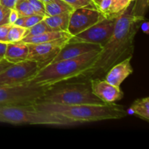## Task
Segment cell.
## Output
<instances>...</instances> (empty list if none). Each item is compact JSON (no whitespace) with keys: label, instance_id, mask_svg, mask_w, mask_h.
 <instances>
[{"label":"cell","instance_id":"6da1fadb","mask_svg":"<svg viewBox=\"0 0 149 149\" xmlns=\"http://www.w3.org/2000/svg\"><path fill=\"white\" fill-rule=\"evenodd\" d=\"M145 20L134 16L128 7L117 18L113 34L103 45L95 63L84 77L90 79L101 77L115 64L132 56L135 38L139 29L138 23Z\"/></svg>","mask_w":149,"mask_h":149},{"label":"cell","instance_id":"7a4b0ae2","mask_svg":"<svg viewBox=\"0 0 149 149\" xmlns=\"http://www.w3.org/2000/svg\"><path fill=\"white\" fill-rule=\"evenodd\" d=\"M100 52L91 51L77 58L50 63L39 68L25 84L51 88L71 79L84 77L95 63Z\"/></svg>","mask_w":149,"mask_h":149},{"label":"cell","instance_id":"3957f363","mask_svg":"<svg viewBox=\"0 0 149 149\" xmlns=\"http://www.w3.org/2000/svg\"><path fill=\"white\" fill-rule=\"evenodd\" d=\"M35 107L42 111L63 116L78 124L84 122L120 119L127 116L128 112L120 105L103 104L64 105L38 101Z\"/></svg>","mask_w":149,"mask_h":149},{"label":"cell","instance_id":"277c9868","mask_svg":"<svg viewBox=\"0 0 149 149\" xmlns=\"http://www.w3.org/2000/svg\"><path fill=\"white\" fill-rule=\"evenodd\" d=\"M0 122L13 125H41L73 126L77 122L63 116L42 111L34 104L20 106H0Z\"/></svg>","mask_w":149,"mask_h":149},{"label":"cell","instance_id":"5b68a950","mask_svg":"<svg viewBox=\"0 0 149 149\" xmlns=\"http://www.w3.org/2000/svg\"><path fill=\"white\" fill-rule=\"evenodd\" d=\"M39 101L64 105L103 104L86 83L71 84L63 87H52L47 90Z\"/></svg>","mask_w":149,"mask_h":149},{"label":"cell","instance_id":"8992f818","mask_svg":"<svg viewBox=\"0 0 149 149\" xmlns=\"http://www.w3.org/2000/svg\"><path fill=\"white\" fill-rule=\"evenodd\" d=\"M49 88L23 84L15 87H0V106L35 104Z\"/></svg>","mask_w":149,"mask_h":149},{"label":"cell","instance_id":"52a82bcc","mask_svg":"<svg viewBox=\"0 0 149 149\" xmlns=\"http://www.w3.org/2000/svg\"><path fill=\"white\" fill-rule=\"evenodd\" d=\"M117 18L103 17L89 29L71 36L69 42H88L103 46L113 34Z\"/></svg>","mask_w":149,"mask_h":149},{"label":"cell","instance_id":"ba28073f","mask_svg":"<svg viewBox=\"0 0 149 149\" xmlns=\"http://www.w3.org/2000/svg\"><path fill=\"white\" fill-rule=\"evenodd\" d=\"M39 69L36 62L25 60L15 63L0 73V87H15L25 84Z\"/></svg>","mask_w":149,"mask_h":149},{"label":"cell","instance_id":"9c48e42d","mask_svg":"<svg viewBox=\"0 0 149 149\" xmlns=\"http://www.w3.org/2000/svg\"><path fill=\"white\" fill-rule=\"evenodd\" d=\"M71 37H62L40 44H27L29 55L27 59L36 62L39 68L48 65L61 49L69 42Z\"/></svg>","mask_w":149,"mask_h":149},{"label":"cell","instance_id":"30bf717a","mask_svg":"<svg viewBox=\"0 0 149 149\" xmlns=\"http://www.w3.org/2000/svg\"><path fill=\"white\" fill-rule=\"evenodd\" d=\"M103 17L97 9L83 7L75 9L71 13L67 31L74 36L95 24Z\"/></svg>","mask_w":149,"mask_h":149},{"label":"cell","instance_id":"8fae6325","mask_svg":"<svg viewBox=\"0 0 149 149\" xmlns=\"http://www.w3.org/2000/svg\"><path fill=\"white\" fill-rule=\"evenodd\" d=\"M90 86L92 93L103 103H113L124 97V93L120 87L113 85L105 79H90Z\"/></svg>","mask_w":149,"mask_h":149},{"label":"cell","instance_id":"7c38bea8","mask_svg":"<svg viewBox=\"0 0 149 149\" xmlns=\"http://www.w3.org/2000/svg\"><path fill=\"white\" fill-rule=\"evenodd\" d=\"M103 46L97 44L88 43V42H68L58 55L53 58L50 63L62 61L65 59L77 58L89 52L94 50H101Z\"/></svg>","mask_w":149,"mask_h":149},{"label":"cell","instance_id":"4fadbf2b","mask_svg":"<svg viewBox=\"0 0 149 149\" xmlns=\"http://www.w3.org/2000/svg\"><path fill=\"white\" fill-rule=\"evenodd\" d=\"M132 58V56L128 57L113 65L106 73L105 80L113 85L120 87L122 83L133 73L131 65Z\"/></svg>","mask_w":149,"mask_h":149},{"label":"cell","instance_id":"5bb4252c","mask_svg":"<svg viewBox=\"0 0 149 149\" xmlns=\"http://www.w3.org/2000/svg\"><path fill=\"white\" fill-rule=\"evenodd\" d=\"M29 47L27 44L21 42L7 43L4 58L9 62L15 63L27 59Z\"/></svg>","mask_w":149,"mask_h":149},{"label":"cell","instance_id":"9a60e30c","mask_svg":"<svg viewBox=\"0 0 149 149\" xmlns=\"http://www.w3.org/2000/svg\"><path fill=\"white\" fill-rule=\"evenodd\" d=\"M62 37H71V35L65 31H52L37 36L24 37L20 42L25 44H40L50 42Z\"/></svg>","mask_w":149,"mask_h":149},{"label":"cell","instance_id":"2e32d148","mask_svg":"<svg viewBox=\"0 0 149 149\" xmlns=\"http://www.w3.org/2000/svg\"><path fill=\"white\" fill-rule=\"evenodd\" d=\"M71 13H65L63 14L52 16L45 15L43 20L47 23V25L53 31H67Z\"/></svg>","mask_w":149,"mask_h":149},{"label":"cell","instance_id":"e0dca14e","mask_svg":"<svg viewBox=\"0 0 149 149\" xmlns=\"http://www.w3.org/2000/svg\"><path fill=\"white\" fill-rule=\"evenodd\" d=\"M44 4L45 15L48 16L57 15L65 13H71L74 10L71 5L63 0H49Z\"/></svg>","mask_w":149,"mask_h":149},{"label":"cell","instance_id":"ac0fdd59","mask_svg":"<svg viewBox=\"0 0 149 149\" xmlns=\"http://www.w3.org/2000/svg\"><path fill=\"white\" fill-rule=\"evenodd\" d=\"M130 110L135 114L144 119L146 122L149 121V97H146L143 98L137 99L132 106H130Z\"/></svg>","mask_w":149,"mask_h":149},{"label":"cell","instance_id":"d6986e66","mask_svg":"<svg viewBox=\"0 0 149 149\" xmlns=\"http://www.w3.org/2000/svg\"><path fill=\"white\" fill-rule=\"evenodd\" d=\"M130 0H111L107 14L104 17H119L130 5Z\"/></svg>","mask_w":149,"mask_h":149},{"label":"cell","instance_id":"ffe728a7","mask_svg":"<svg viewBox=\"0 0 149 149\" xmlns=\"http://www.w3.org/2000/svg\"><path fill=\"white\" fill-rule=\"evenodd\" d=\"M27 33L28 29L23 26H18L13 24L7 34V43L20 42L26 36Z\"/></svg>","mask_w":149,"mask_h":149},{"label":"cell","instance_id":"44dd1931","mask_svg":"<svg viewBox=\"0 0 149 149\" xmlns=\"http://www.w3.org/2000/svg\"><path fill=\"white\" fill-rule=\"evenodd\" d=\"M148 5L149 0H136V2L131 9V13L135 17L145 18L148 10Z\"/></svg>","mask_w":149,"mask_h":149},{"label":"cell","instance_id":"7402d4cb","mask_svg":"<svg viewBox=\"0 0 149 149\" xmlns=\"http://www.w3.org/2000/svg\"><path fill=\"white\" fill-rule=\"evenodd\" d=\"M52 31L53 30L47 25V23L44 21V20H42L32 27L28 29V33L25 37L37 36V35H40L42 33H46V32Z\"/></svg>","mask_w":149,"mask_h":149},{"label":"cell","instance_id":"603a6c76","mask_svg":"<svg viewBox=\"0 0 149 149\" xmlns=\"http://www.w3.org/2000/svg\"><path fill=\"white\" fill-rule=\"evenodd\" d=\"M15 10L18 13L19 15L26 17L34 14L33 8L27 0H19L15 6Z\"/></svg>","mask_w":149,"mask_h":149},{"label":"cell","instance_id":"cb8c5ba5","mask_svg":"<svg viewBox=\"0 0 149 149\" xmlns=\"http://www.w3.org/2000/svg\"><path fill=\"white\" fill-rule=\"evenodd\" d=\"M63 1L71 5L74 10L83 7H92L96 8L95 4H93V0H63Z\"/></svg>","mask_w":149,"mask_h":149},{"label":"cell","instance_id":"d4e9b609","mask_svg":"<svg viewBox=\"0 0 149 149\" xmlns=\"http://www.w3.org/2000/svg\"><path fill=\"white\" fill-rule=\"evenodd\" d=\"M44 16L45 15H41L35 14V13L31 15L26 16V18H25L23 27L26 28V29H29V28L32 27L33 26L36 25V23L40 22L41 20H43Z\"/></svg>","mask_w":149,"mask_h":149},{"label":"cell","instance_id":"484cf974","mask_svg":"<svg viewBox=\"0 0 149 149\" xmlns=\"http://www.w3.org/2000/svg\"><path fill=\"white\" fill-rule=\"evenodd\" d=\"M33 8L35 14L45 15V4L41 0H27Z\"/></svg>","mask_w":149,"mask_h":149},{"label":"cell","instance_id":"4316f807","mask_svg":"<svg viewBox=\"0 0 149 149\" xmlns=\"http://www.w3.org/2000/svg\"><path fill=\"white\" fill-rule=\"evenodd\" d=\"M10 9L7 8L0 3V26L9 23Z\"/></svg>","mask_w":149,"mask_h":149},{"label":"cell","instance_id":"83f0119b","mask_svg":"<svg viewBox=\"0 0 149 149\" xmlns=\"http://www.w3.org/2000/svg\"><path fill=\"white\" fill-rule=\"evenodd\" d=\"M13 24L8 23L0 26V42H7V36Z\"/></svg>","mask_w":149,"mask_h":149},{"label":"cell","instance_id":"f1b7e54d","mask_svg":"<svg viewBox=\"0 0 149 149\" xmlns=\"http://www.w3.org/2000/svg\"><path fill=\"white\" fill-rule=\"evenodd\" d=\"M19 17L20 15H19L18 13L15 9H10V15H9V23L11 24H14L15 22L17 20Z\"/></svg>","mask_w":149,"mask_h":149},{"label":"cell","instance_id":"f546056e","mask_svg":"<svg viewBox=\"0 0 149 149\" xmlns=\"http://www.w3.org/2000/svg\"><path fill=\"white\" fill-rule=\"evenodd\" d=\"M19 0H0V3L5 7L9 9H14L16 3Z\"/></svg>","mask_w":149,"mask_h":149},{"label":"cell","instance_id":"4dcf8cb0","mask_svg":"<svg viewBox=\"0 0 149 149\" xmlns=\"http://www.w3.org/2000/svg\"><path fill=\"white\" fill-rule=\"evenodd\" d=\"M13 63L9 62L5 58H3V59L0 60V73L4 71V70H5L7 68H8L9 66L13 65Z\"/></svg>","mask_w":149,"mask_h":149},{"label":"cell","instance_id":"1f68e13d","mask_svg":"<svg viewBox=\"0 0 149 149\" xmlns=\"http://www.w3.org/2000/svg\"><path fill=\"white\" fill-rule=\"evenodd\" d=\"M6 48H7V42H0V60L4 58Z\"/></svg>","mask_w":149,"mask_h":149},{"label":"cell","instance_id":"d6a6232c","mask_svg":"<svg viewBox=\"0 0 149 149\" xmlns=\"http://www.w3.org/2000/svg\"><path fill=\"white\" fill-rule=\"evenodd\" d=\"M25 18H26V17L20 16V17L17 19V20L15 22L14 25H15V26H23V25H24V22H25Z\"/></svg>","mask_w":149,"mask_h":149},{"label":"cell","instance_id":"836d02e7","mask_svg":"<svg viewBox=\"0 0 149 149\" xmlns=\"http://www.w3.org/2000/svg\"><path fill=\"white\" fill-rule=\"evenodd\" d=\"M142 29L146 33H148V29H149V26H148V22H146V23H143V24L142 25Z\"/></svg>","mask_w":149,"mask_h":149},{"label":"cell","instance_id":"e575fe53","mask_svg":"<svg viewBox=\"0 0 149 149\" xmlns=\"http://www.w3.org/2000/svg\"><path fill=\"white\" fill-rule=\"evenodd\" d=\"M100 1H101V0H93V4H95V7L97 9V6L99 5V4H100Z\"/></svg>","mask_w":149,"mask_h":149},{"label":"cell","instance_id":"d590c367","mask_svg":"<svg viewBox=\"0 0 149 149\" xmlns=\"http://www.w3.org/2000/svg\"><path fill=\"white\" fill-rule=\"evenodd\" d=\"M41 1H43L44 3H45V2H47V1H49V0H41Z\"/></svg>","mask_w":149,"mask_h":149},{"label":"cell","instance_id":"8d00e7d4","mask_svg":"<svg viewBox=\"0 0 149 149\" xmlns=\"http://www.w3.org/2000/svg\"><path fill=\"white\" fill-rule=\"evenodd\" d=\"M131 1H135V0H130Z\"/></svg>","mask_w":149,"mask_h":149}]
</instances>
